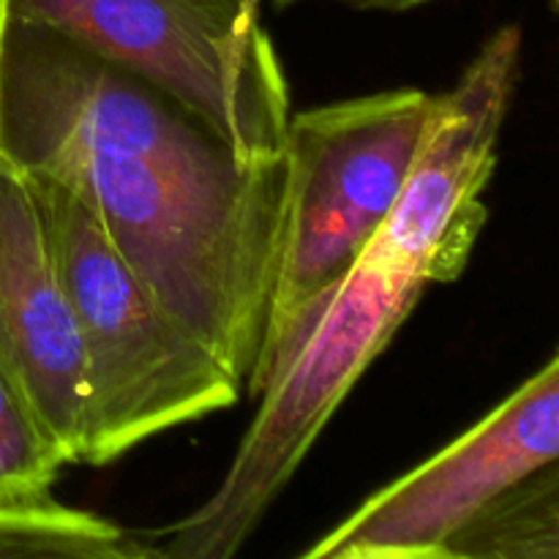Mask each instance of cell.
I'll return each instance as SVG.
<instances>
[{
  "label": "cell",
  "instance_id": "6da1fadb",
  "mask_svg": "<svg viewBox=\"0 0 559 559\" xmlns=\"http://www.w3.org/2000/svg\"><path fill=\"white\" fill-rule=\"evenodd\" d=\"M0 158L80 197L153 298L246 388L282 260L287 151L246 162L151 82L0 11Z\"/></svg>",
  "mask_w": 559,
  "mask_h": 559
},
{
  "label": "cell",
  "instance_id": "7a4b0ae2",
  "mask_svg": "<svg viewBox=\"0 0 559 559\" xmlns=\"http://www.w3.org/2000/svg\"><path fill=\"white\" fill-rule=\"evenodd\" d=\"M429 287L402 267L360 257L284 331L257 396L260 413L218 489L162 530V559L238 555L364 371L385 353Z\"/></svg>",
  "mask_w": 559,
  "mask_h": 559
},
{
  "label": "cell",
  "instance_id": "3957f363",
  "mask_svg": "<svg viewBox=\"0 0 559 559\" xmlns=\"http://www.w3.org/2000/svg\"><path fill=\"white\" fill-rule=\"evenodd\" d=\"M25 178L85 353L91 418L82 464L102 467L151 437L235 407L243 382L153 298L85 202L58 180Z\"/></svg>",
  "mask_w": 559,
  "mask_h": 559
},
{
  "label": "cell",
  "instance_id": "277c9868",
  "mask_svg": "<svg viewBox=\"0 0 559 559\" xmlns=\"http://www.w3.org/2000/svg\"><path fill=\"white\" fill-rule=\"evenodd\" d=\"M0 11L151 82L246 162L287 151V74L260 0H0Z\"/></svg>",
  "mask_w": 559,
  "mask_h": 559
},
{
  "label": "cell",
  "instance_id": "5b68a950",
  "mask_svg": "<svg viewBox=\"0 0 559 559\" xmlns=\"http://www.w3.org/2000/svg\"><path fill=\"white\" fill-rule=\"evenodd\" d=\"M435 102L399 87L289 115L287 227L251 396L295 317L358 265L388 222Z\"/></svg>",
  "mask_w": 559,
  "mask_h": 559
},
{
  "label": "cell",
  "instance_id": "8992f818",
  "mask_svg": "<svg viewBox=\"0 0 559 559\" xmlns=\"http://www.w3.org/2000/svg\"><path fill=\"white\" fill-rule=\"evenodd\" d=\"M559 459V358L459 440L371 495L304 559H442L497 495Z\"/></svg>",
  "mask_w": 559,
  "mask_h": 559
},
{
  "label": "cell",
  "instance_id": "52a82bcc",
  "mask_svg": "<svg viewBox=\"0 0 559 559\" xmlns=\"http://www.w3.org/2000/svg\"><path fill=\"white\" fill-rule=\"evenodd\" d=\"M522 63V31L486 38L456 85L437 96L396 207L364 257L420 282H453L486 224L484 191Z\"/></svg>",
  "mask_w": 559,
  "mask_h": 559
},
{
  "label": "cell",
  "instance_id": "ba28073f",
  "mask_svg": "<svg viewBox=\"0 0 559 559\" xmlns=\"http://www.w3.org/2000/svg\"><path fill=\"white\" fill-rule=\"evenodd\" d=\"M0 371L69 464L87 448L80 328L33 186L0 158Z\"/></svg>",
  "mask_w": 559,
  "mask_h": 559
},
{
  "label": "cell",
  "instance_id": "9c48e42d",
  "mask_svg": "<svg viewBox=\"0 0 559 559\" xmlns=\"http://www.w3.org/2000/svg\"><path fill=\"white\" fill-rule=\"evenodd\" d=\"M557 462L524 475L497 495L467 527L448 540L442 559H557Z\"/></svg>",
  "mask_w": 559,
  "mask_h": 559
},
{
  "label": "cell",
  "instance_id": "30bf717a",
  "mask_svg": "<svg viewBox=\"0 0 559 559\" xmlns=\"http://www.w3.org/2000/svg\"><path fill=\"white\" fill-rule=\"evenodd\" d=\"M0 557L162 559L147 540L107 519L63 506L52 495L0 506Z\"/></svg>",
  "mask_w": 559,
  "mask_h": 559
},
{
  "label": "cell",
  "instance_id": "8fae6325",
  "mask_svg": "<svg viewBox=\"0 0 559 559\" xmlns=\"http://www.w3.org/2000/svg\"><path fill=\"white\" fill-rule=\"evenodd\" d=\"M66 456L0 371V506L52 495Z\"/></svg>",
  "mask_w": 559,
  "mask_h": 559
},
{
  "label": "cell",
  "instance_id": "7c38bea8",
  "mask_svg": "<svg viewBox=\"0 0 559 559\" xmlns=\"http://www.w3.org/2000/svg\"><path fill=\"white\" fill-rule=\"evenodd\" d=\"M347 9L355 11H382V14H402V11H413L418 5L431 3V0H338Z\"/></svg>",
  "mask_w": 559,
  "mask_h": 559
},
{
  "label": "cell",
  "instance_id": "4fadbf2b",
  "mask_svg": "<svg viewBox=\"0 0 559 559\" xmlns=\"http://www.w3.org/2000/svg\"><path fill=\"white\" fill-rule=\"evenodd\" d=\"M273 5H276V9H287V5H293V3H298V0H271Z\"/></svg>",
  "mask_w": 559,
  "mask_h": 559
}]
</instances>
